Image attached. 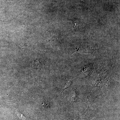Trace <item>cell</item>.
Listing matches in <instances>:
<instances>
[{"mask_svg": "<svg viewBox=\"0 0 120 120\" xmlns=\"http://www.w3.org/2000/svg\"><path fill=\"white\" fill-rule=\"evenodd\" d=\"M98 49V45L93 43L83 44L78 48L75 52H79L84 53H92Z\"/></svg>", "mask_w": 120, "mask_h": 120, "instance_id": "obj_1", "label": "cell"}, {"mask_svg": "<svg viewBox=\"0 0 120 120\" xmlns=\"http://www.w3.org/2000/svg\"><path fill=\"white\" fill-rule=\"evenodd\" d=\"M15 114L17 116V117L19 118L20 120H27V119L24 116L23 114L19 112H18L17 111H16L15 113Z\"/></svg>", "mask_w": 120, "mask_h": 120, "instance_id": "obj_2", "label": "cell"}, {"mask_svg": "<svg viewBox=\"0 0 120 120\" xmlns=\"http://www.w3.org/2000/svg\"><path fill=\"white\" fill-rule=\"evenodd\" d=\"M71 82H68L66 84V85H65V86L64 87V88H63V90H62V92L64 91L65 90H66V89H67V88H68L69 87H70V86H71Z\"/></svg>", "mask_w": 120, "mask_h": 120, "instance_id": "obj_3", "label": "cell"}]
</instances>
